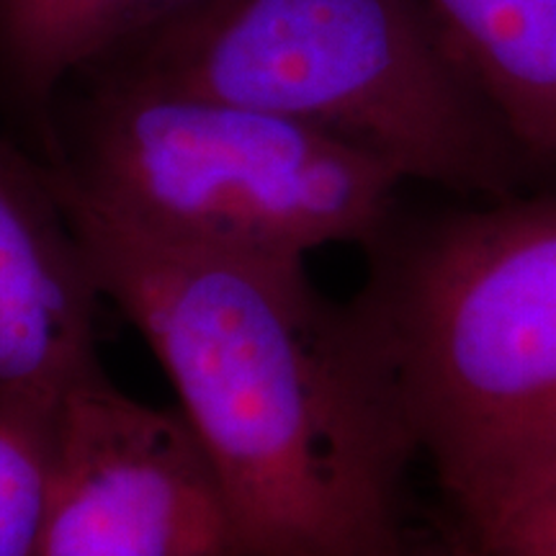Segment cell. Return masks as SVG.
I'll list each match as a JSON object with an SVG mask.
<instances>
[{
  "label": "cell",
  "mask_w": 556,
  "mask_h": 556,
  "mask_svg": "<svg viewBox=\"0 0 556 556\" xmlns=\"http://www.w3.org/2000/svg\"><path fill=\"white\" fill-rule=\"evenodd\" d=\"M426 556H484L482 548H479L475 541H471L467 533L462 531V528H451L448 539L443 541L441 546L435 548V552H430Z\"/></svg>",
  "instance_id": "11"
},
{
  "label": "cell",
  "mask_w": 556,
  "mask_h": 556,
  "mask_svg": "<svg viewBox=\"0 0 556 556\" xmlns=\"http://www.w3.org/2000/svg\"><path fill=\"white\" fill-rule=\"evenodd\" d=\"M52 186L103 302L168 374L248 556H422L405 523L417 451L351 302L307 263L168 245Z\"/></svg>",
  "instance_id": "1"
},
{
  "label": "cell",
  "mask_w": 556,
  "mask_h": 556,
  "mask_svg": "<svg viewBox=\"0 0 556 556\" xmlns=\"http://www.w3.org/2000/svg\"><path fill=\"white\" fill-rule=\"evenodd\" d=\"M39 556H248L191 422L103 368L62 394Z\"/></svg>",
  "instance_id": "5"
},
{
  "label": "cell",
  "mask_w": 556,
  "mask_h": 556,
  "mask_svg": "<svg viewBox=\"0 0 556 556\" xmlns=\"http://www.w3.org/2000/svg\"><path fill=\"white\" fill-rule=\"evenodd\" d=\"M101 287L50 170L0 129V389L99 371Z\"/></svg>",
  "instance_id": "6"
},
{
  "label": "cell",
  "mask_w": 556,
  "mask_h": 556,
  "mask_svg": "<svg viewBox=\"0 0 556 556\" xmlns=\"http://www.w3.org/2000/svg\"><path fill=\"white\" fill-rule=\"evenodd\" d=\"M45 165L152 240L291 266L319 248L374 245L407 184L371 152L287 116L106 75H80L60 96Z\"/></svg>",
  "instance_id": "4"
},
{
  "label": "cell",
  "mask_w": 556,
  "mask_h": 556,
  "mask_svg": "<svg viewBox=\"0 0 556 556\" xmlns=\"http://www.w3.org/2000/svg\"><path fill=\"white\" fill-rule=\"evenodd\" d=\"M366 255L351 307L477 544L556 482V186L400 206Z\"/></svg>",
  "instance_id": "2"
},
{
  "label": "cell",
  "mask_w": 556,
  "mask_h": 556,
  "mask_svg": "<svg viewBox=\"0 0 556 556\" xmlns=\"http://www.w3.org/2000/svg\"><path fill=\"white\" fill-rule=\"evenodd\" d=\"M484 556H556V482L477 541Z\"/></svg>",
  "instance_id": "10"
},
{
  "label": "cell",
  "mask_w": 556,
  "mask_h": 556,
  "mask_svg": "<svg viewBox=\"0 0 556 556\" xmlns=\"http://www.w3.org/2000/svg\"><path fill=\"white\" fill-rule=\"evenodd\" d=\"M191 3L0 0V114L41 163H52L54 114L70 83Z\"/></svg>",
  "instance_id": "7"
},
{
  "label": "cell",
  "mask_w": 556,
  "mask_h": 556,
  "mask_svg": "<svg viewBox=\"0 0 556 556\" xmlns=\"http://www.w3.org/2000/svg\"><path fill=\"white\" fill-rule=\"evenodd\" d=\"M518 144L556 173V0H422Z\"/></svg>",
  "instance_id": "8"
},
{
  "label": "cell",
  "mask_w": 556,
  "mask_h": 556,
  "mask_svg": "<svg viewBox=\"0 0 556 556\" xmlns=\"http://www.w3.org/2000/svg\"><path fill=\"white\" fill-rule=\"evenodd\" d=\"M65 392L0 389V556H39Z\"/></svg>",
  "instance_id": "9"
},
{
  "label": "cell",
  "mask_w": 556,
  "mask_h": 556,
  "mask_svg": "<svg viewBox=\"0 0 556 556\" xmlns=\"http://www.w3.org/2000/svg\"><path fill=\"white\" fill-rule=\"evenodd\" d=\"M83 75L287 116L467 199L544 173L422 0H197Z\"/></svg>",
  "instance_id": "3"
}]
</instances>
